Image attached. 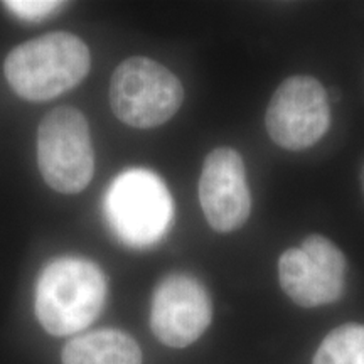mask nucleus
Masks as SVG:
<instances>
[{"mask_svg":"<svg viewBox=\"0 0 364 364\" xmlns=\"http://www.w3.org/2000/svg\"><path fill=\"white\" fill-rule=\"evenodd\" d=\"M38 166L49 188L78 194L95 174V150L90 125L73 107H58L38 129Z\"/></svg>","mask_w":364,"mask_h":364,"instance_id":"nucleus-5","label":"nucleus"},{"mask_svg":"<svg viewBox=\"0 0 364 364\" xmlns=\"http://www.w3.org/2000/svg\"><path fill=\"white\" fill-rule=\"evenodd\" d=\"M90 66V49L83 39L71 33H49L14 48L4 73L21 98L48 102L80 85Z\"/></svg>","mask_w":364,"mask_h":364,"instance_id":"nucleus-2","label":"nucleus"},{"mask_svg":"<svg viewBox=\"0 0 364 364\" xmlns=\"http://www.w3.org/2000/svg\"><path fill=\"white\" fill-rule=\"evenodd\" d=\"M213 302L206 287L188 273H171L159 282L152 295L150 327L169 348H186L211 324Z\"/></svg>","mask_w":364,"mask_h":364,"instance_id":"nucleus-8","label":"nucleus"},{"mask_svg":"<svg viewBox=\"0 0 364 364\" xmlns=\"http://www.w3.org/2000/svg\"><path fill=\"white\" fill-rule=\"evenodd\" d=\"M348 262L329 238L311 235L299 248L280 255L279 279L284 292L300 307L336 302L346 289Z\"/></svg>","mask_w":364,"mask_h":364,"instance_id":"nucleus-7","label":"nucleus"},{"mask_svg":"<svg viewBox=\"0 0 364 364\" xmlns=\"http://www.w3.org/2000/svg\"><path fill=\"white\" fill-rule=\"evenodd\" d=\"M270 139L285 150H306L327 134L331 107L324 86L312 76H290L277 88L267 107Z\"/></svg>","mask_w":364,"mask_h":364,"instance_id":"nucleus-6","label":"nucleus"},{"mask_svg":"<svg viewBox=\"0 0 364 364\" xmlns=\"http://www.w3.org/2000/svg\"><path fill=\"white\" fill-rule=\"evenodd\" d=\"M184 88L174 73L149 58H129L117 66L110 81L115 115L134 129H154L179 112Z\"/></svg>","mask_w":364,"mask_h":364,"instance_id":"nucleus-4","label":"nucleus"},{"mask_svg":"<svg viewBox=\"0 0 364 364\" xmlns=\"http://www.w3.org/2000/svg\"><path fill=\"white\" fill-rule=\"evenodd\" d=\"M61 359L63 364H142V351L127 332L98 329L73 338Z\"/></svg>","mask_w":364,"mask_h":364,"instance_id":"nucleus-10","label":"nucleus"},{"mask_svg":"<svg viewBox=\"0 0 364 364\" xmlns=\"http://www.w3.org/2000/svg\"><path fill=\"white\" fill-rule=\"evenodd\" d=\"M312 364H364V324L349 322L331 331Z\"/></svg>","mask_w":364,"mask_h":364,"instance_id":"nucleus-11","label":"nucleus"},{"mask_svg":"<svg viewBox=\"0 0 364 364\" xmlns=\"http://www.w3.org/2000/svg\"><path fill=\"white\" fill-rule=\"evenodd\" d=\"M9 11L19 16L21 19L38 21L49 14L56 12L65 6V2H51V0H12V2H4Z\"/></svg>","mask_w":364,"mask_h":364,"instance_id":"nucleus-12","label":"nucleus"},{"mask_svg":"<svg viewBox=\"0 0 364 364\" xmlns=\"http://www.w3.org/2000/svg\"><path fill=\"white\" fill-rule=\"evenodd\" d=\"M105 216L125 245L144 248L161 240L169 230L174 203L157 174L129 169L115 177L105 194Z\"/></svg>","mask_w":364,"mask_h":364,"instance_id":"nucleus-3","label":"nucleus"},{"mask_svg":"<svg viewBox=\"0 0 364 364\" xmlns=\"http://www.w3.org/2000/svg\"><path fill=\"white\" fill-rule=\"evenodd\" d=\"M107 295V277L97 263L81 257L54 258L36 284V316L49 334H76L97 321Z\"/></svg>","mask_w":364,"mask_h":364,"instance_id":"nucleus-1","label":"nucleus"},{"mask_svg":"<svg viewBox=\"0 0 364 364\" xmlns=\"http://www.w3.org/2000/svg\"><path fill=\"white\" fill-rule=\"evenodd\" d=\"M199 203L209 226L220 233H230L247 223L252 194L243 159L235 149L220 147L209 152L199 177Z\"/></svg>","mask_w":364,"mask_h":364,"instance_id":"nucleus-9","label":"nucleus"}]
</instances>
